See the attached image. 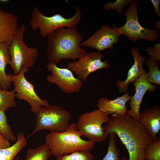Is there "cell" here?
Returning a JSON list of instances; mask_svg holds the SVG:
<instances>
[{
    "label": "cell",
    "instance_id": "6da1fadb",
    "mask_svg": "<svg viewBox=\"0 0 160 160\" xmlns=\"http://www.w3.org/2000/svg\"><path fill=\"white\" fill-rule=\"evenodd\" d=\"M103 127L108 135L115 133L126 147L129 159L123 157L120 160H144L145 148L153 139L140 122L127 115L115 114L111 115L109 121Z\"/></svg>",
    "mask_w": 160,
    "mask_h": 160
},
{
    "label": "cell",
    "instance_id": "7a4b0ae2",
    "mask_svg": "<svg viewBox=\"0 0 160 160\" xmlns=\"http://www.w3.org/2000/svg\"><path fill=\"white\" fill-rule=\"evenodd\" d=\"M83 36L76 26L62 27L47 36L46 48L48 63L57 64L62 60H75L88 53L81 46Z\"/></svg>",
    "mask_w": 160,
    "mask_h": 160
},
{
    "label": "cell",
    "instance_id": "3957f363",
    "mask_svg": "<svg viewBox=\"0 0 160 160\" xmlns=\"http://www.w3.org/2000/svg\"><path fill=\"white\" fill-rule=\"evenodd\" d=\"M83 136L78 130L76 123L70 124L65 131L59 133L50 132L45 136V143L52 155L57 158L76 151H89L95 143L82 139Z\"/></svg>",
    "mask_w": 160,
    "mask_h": 160
},
{
    "label": "cell",
    "instance_id": "277c9868",
    "mask_svg": "<svg viewBox=\"0 0 160 160\" xmlns=\"http://www.w3.org/2000/svg\"><path fill=\"white\" fill-rule=\"evenodd\" d=\"M27 28L23 25L17 29L8 49L11 56L10 66L14 74H17L23 67H33L39 53L37 48L30 47L25 43L23 36Z\"/></svg>",
    "mask_w": 160,
    "mask_h": 160
},
{
    "label": "cell",
    "instance_id": "5b68a950",
    "mask_svg": "<svg viewBox=\"0 0 160 160\" xmlns=\"http://www.w3.org/2000/svg\"><path fill=\"white\" fill-rule=\"evenodd\" d=\"M35 115L36 125L28 138L43 130L54 133L63 132L68 128L71 116L61 106L50 105L41 107Z\"/></svg>",
    "mask_w": 160,
    "mask_h": 160
},
{
    "label": "cell",
    "instance_id": "8992f818",
    "mask_svg": "<svg viewBox=\"0 0 160 160\" xmlns=\"http://www.w3.org/2000/svg\"><path fill=\"white\" fill-rule=\"evenodd\" d=\"M76 13L72 17L66 19L57 14L47 17L41 13L38 8L34 7L31 15L30 25L33 31L39 30V33L45 37L61 27L73 28L80 23L81 18V10L79 7H75Z\"/></svg>",
    "mask_w": 160,
    "mask_h": 160
},
{
    "label": "cell",
    "instance_id": "52a82bcc",
    "mask_svg": "<svg viewBox=\"0 0 160 160\" xmlns=\"http://www.w3.org/2000/svg\"><path fill=\"white\" fill-rule=\"evenodd\" d=\"M109 115L98 109L83 113L79 117L76 123L78 131L88 140L101 142L108 137L102 126L110 119Z\"/></svg>",
    "mask_w": 160,
    "mask_h": 160
},
{
    "label": "cell",
    "instance_id": "ba28073f",
    "mask_svg": "<svg viewBox=\"0 0 160 160\" xmlns=\"http://www.w3.org/2000/svg\"><path fill=\"white\" fill-rule=\"evenodd\" d=\"M138 11L137 2L131 3L126 11L123 13L126 18L125 24L119 28L113 25V28L120 35H124L132 41L135 42L142 39L154 42L159 36L158 30L148 29L143 27L138 22Z\"/></svg>",
    "mask_w": 160,
    "mask_h": 160
},
{
    "label": "cell",
    "instance_id": "9c48e42d",
    "mask_svg": "<svg viewBox=\"0 0 160 160\" xmlns=\"http://www.w3.org/2000/svg\"><path fill=\"white\" fill-rule=\"evenodd\" d=\"M29 68L23 67L17 74H8L14 85V90L19 100L26 101L30 105L31 111L36 114L42 107L49 105L48 102L42 99L35 92L33 84L28 81L25 76Z\"/></svg>",
    "mask_w": 160,
    "mask_h": 160
},
{
    "label": "cell",
    "instance_id": "30bf717a",
    "mask_svg": "<svg viewBox=\"0 0 160 160\" xmlns=\"http://www.w3.org/2000/svg\"><path fill=\"white\" fill-rule=\"evenodd\" d=\"M105 56L100 52L88 53L83 57L69 62L67 68L74 72L79 79L87 82L88 76L98 70L107 69L110 64L108 60L102 61L101 59Z\"/></svg>",
    "mask_w": 160,
    "mask_h": 160
},
{
    "label": "cell",
    "instance_id": "8fae6325",
    "mask_svg": "<svg viewBox=\"0 0 160 160\" xmlns=\"http://www.w3.org/2000/svg\"><path fill=\"white\" fill-rule=\"evenodd\" d=\"M47 68L51 72L47 78V81L57 85L63 93H77L81 89L82 81L76 78L73 72L68 68H59L52 63H48Z\"/></svg>",
    "mask_w": 160,
    "mask_h": 160
},
{
    "label": "cell",
    "instance_id": "7c38bea8",
    "mask_svg": "<svg viewBox=\"0 0 160 160\" xmlns=\"http://www.w3.org/2000/svg\"><path fill=\"white\" fill-rule=\"evenodd\" d=\"M119 36L115 29L103 25L91 36L82 42L81 46L96 49L100 52L107 49H113V45L119 40Z\"/></svg>",
    "mask_w": 160,
    "mask_h": 160
},
{
    "label": "cell",
    "instance_id": "4fadbf2b",
    "mask_svg": "<svg viewBox=\"0 0 160 160\" xmlns=\"http://www.w3.org/2000/svg\"><path fill=\"white\" fill-rule=\"evenodd\" d=\"M132 84L135 87V92L130 97V109L127 111L126 115L140 122V107L143 97L148 91L155 92L157 86L148 81L147 72L137 79Z\"/></svg>",
    "mask_w": 160,
    "mask_h": 160
},
{
    "label": "cell",
    "instance_id": "5bb4252c",
    "mask_svg": "<svg viewBox=\"0 0 160 160\" xmlns=\"http://www.w3.org/2000/svg\"><path fill=\"white\" fill-rule=\"evenodd\" d=\"M132 55L134 63L130 69L128 70L126 80L124 81L119 80L116 82V84L121 92H126L127 86L131 83H133L137 79L141 76L147 73L143 67V64L146 60V57L141 55L137 47L131 49Z\"/></svg>",
    "mask_w": 160,
    "mask_h": 160
},
{
    "label": "cell",
    "instance_id": "9a60e30c",
    "mask_svg": "<svg viewBox=\"0 0 160 160\" xmlns=\"http://www.w3.org/2000/svg\"><path fill=\"white\" fill-rule=\"evenodd\" d=\"M130 97L127 92L112 100L107 97H101L98 101L97 107L98 110L109 115L124 116L126 115L127 111L126 104L130 100Z\"/></svg>",
    "mask_w": 160,
    "mask_h": 160
},
{
    "label": "cell",
    "instance_id": "2e32d148",
    "mask_svg": "<svg viewBox=\"0 0 160 160\" xmlns=\"http://www.w3.org/2000/svg\"><path fill=\"white\" fill-rule=\"evenodd\" d=\"M140 122L145 127L153 140L159 138L160 130V107L156 106L147 108L140 114Z\"/></svg>",
    "mask_w": 160,
    "mask_h": 160
},
{
    "label": "cell",
    "instance_id": "e0dca14e",
    "mask_svg": "<svg viewBox=\"0 0 160 160\" xmlns=\"http://www.w3.org/2000/svg\"><path fill=\"white\" fill-rule=\"evenodd\" d=\"M18 26V18L15 15L0 9V43L9 45Z\"/></svg>",
    "mask_w": 160,
    "mask_h": 160
},
{
    "label": "cell",
    "instance_id": "ac0fdd59",
    "mask_svg": "<svg viewBox=\"0 0 160 160\" xmlns=\"http://www.w3.org/2000/svg\"><path fill=\"white\" fill-rule=\"evenodd\" d=\"M9 45L0 43V81L2 89L7 90L10 87L12 81L5 71V68L9 65L11 56L8 49Z\"/></svg>",
    "mask_w": 160,
    "mask_h": 160
},
{
    "label": "cell",
    "instance_id": "d6986e66",
    "mask_svg": "<svg viewBox=\"0 0 160 160\" xmlns=\"http://www.w3.org/2000/svg\"><path fill=\"white\" fill-rule=\"evenodd\" d=\"M15 143L10 147L0 149V160H14L20 151L26 145L27 142L24 134H18Z\"/></svg>",
    "mask_w": 160,
    "mask_h": 160
},
{
    "label": "cell",
    "instance_id": "ffe728a7",
    "mask_svg": "<svg viewBox=\"0 0 160 160\" xmlns=\"http://www.w3.org/2000/svg\"><path fill=\"white\" fill-rule=\"evenodd\" d=\"M51 155L50 149L45 143L36 148L29 149L25 160H48Z\"/></svg>",
    "mask_w": 160,
    "mask_h": 160
},
{
    "label": "cell",
    "instance_id": "44dd1931",
    "mask_svg": "<svg viewBox=\"0 0 160 160\" xmlns=\"http://www.w3.org/2000/svg\"><path fill=\"white\" fill-rule=\"evenodd\" d=\"M16 95L14 90L9 91L2 89L0 90V110L5 112L8 109L16 107Z\"/></svg>",
    "mask_w": 160,
    "mask_h": 160
},
{
    "label": "cell",
    "instance_id": "7402d4cb",
    "mask_svg": "<svg viewBox=\"0 0 160 160\" xmlns=\"http://www.w3.org/2000/svg\"><path fill=\"white\" fill-rule=\"evenodd\" d=\"M148 67V80L154 85H160V71L158 67L159 61L154 60L149 56L145 60Z\"/></svg>",
    "mask_w": 160,
    "mask_h": 160
},
{
    "label": "cell",
    "instance_id": "603a6c76",
    "mask_svg": "<svg viewBox=\"0 0 160 160\" xmlns=\"http://www.w3.org/2000/svg\"><path fill=\"white\" fill-rule=\"evenodd\" d=\"M144 160H160V139L153 140L146 146Z\"/></svg>",
    "mask_w": 160,
    "mask_h": 160
},
{
    "label": "cell",
    "instance_id": "cb8c5ba5",
    "mask_svg": "<svg viewBox=\"0 0 160 160\" xmlns=\"http://www.w3.org/2000/svg\"><path fill=\"white\" fill-rule=\"evenodd\" d=\"M0 134L11 142H15L17 137L12 132V130L7 122L5 112L0 110Z\"/></svg>",
    "mask_w": 160,
    "mask_h": 160
},
{
    "label": "cell",
    "instance_id": "d4e9b609",
    "mask_svg": "<svg viewBox=\"0 0 160 160\" xmlns=\"http://www.w3.org/2000/svg\"><path fill=\"white\" fill-rule=\"evenodd\" d=\"M116 135L114 133L109 134V140L108 151L102 160H120V151L116 144Z\"/></svg>",
    "mask_w": 160,
    "mask_h": 160
},
{
    "label": "cell",
    "instance_id": "484cf974",
    "mask_svg": "<svg viewBox=\"0 0 160 160\" xmlns=\"http://www.w3.org/2000/svg\"><path fill=\"white\" fill-rule=\"evenodd\" d=\"M93 158L89 151H76L58 157L56 160H93Z\"/></svg>",
    "mask_w": 160,
    "mask_h": 160
},
{
    "label": "cell",
    "instance_id": "4316f807",
    "mask_svg": "<svg viewBox=\"0 0 160 160\" xmlns=\"http://www.w3.org/2000/svg\"><path fill=\"white\" fill-rule=\"evenodd\" d=\"M132 0H118L114 3L111 2L105 4L103 9L106 10L115 9L120 14H123V9L126 6L133 2Z\"/></svg>",
    "mask_w": 160,
    "mask_h": 160
},
{
    "label": "cell",
    "instance_id": "83f0119b",
    "mask_svg": "<svg viewBox=\"0 0 160 160\" xmlns=\"http://www.w3.org/2000/svg\"><path fill=\"white\" fill-rule=\"evenodd\" d=\"M146 51L149 53L150 57L153 59L159 61L160 60V44H155L153 47H148Z\"/></svg>",
    "mask_w": 160,
    "mask_h": 160
},
{
    "label": "cell",
    "instance_id": "f1b7e54d",
    "mask_svg": "<svg viewBox=\"0 0 160 160\" xmlns=\"http://www.w3.org/2000/svg\"><path fill=\"white\" fill-rule=\"evenodd\" d=\"M10 146L9 141L0 134V149L6 148Z\"/></svg>",
    "mask_w": 160,
    "mask_h": 160
},
{
    "label": "cell",
    "instance_id": "f546056e",
    "mask_svg": "<svg viewBox=\"0 0 160 160\" xmlns=\"http://www.w3.org/2000/svg\"><path fill=\"white\" fill-rule=\"evenodd\" d=\"M153 6L154 10L156 14L157 15L159 18L160 17V12H159V6L160 4L159 0H151Z\"/></svg>",
    "mask_w": 160,
    "mask_h": 160
},
{
    "label": "cell",
    "instance_id": "4dcf8cb0",
    "mask_svg": "<svg viewBox=\"0 0 160 160\" xmlns=\"http://www.w3.org/2000/svg\"><path fill=\"white\" fill-rule=\"evenodd\" d=\"M155 26L156 28L159 29L160 28V21H158L156 22L155 23Z\"/></svg>",
    "mask_w": 160,
    "mask_h": 160
},
{
    "label": "cell",
    "instance_id": "1f68e13d",
    "mask_svg": "<svg viewBox=\"0 0 160 160\" xmlns=\"http://www.w3.org/2000/svg\"><path fill=\"white\" fill-rule=\"evenodd\" d=\"M9 1L8 0H0V2L2 3H6L8 2Z\"/></svg>",
    "mask_w": 160,
    "mask_h": 160
},
{
    "label": "cell",
    "instance_id": "d6a6232c",
    "mask_svg": "<svg viewBox=\"0 0 160 160\" xmlns=\"http://www.w3.org/2000/svg\"><path fill=\"white\" fill-rule=\"evenodd\" d=\"M14 160H20V157L19 156H17Z\"/></svg>",
    "mask_w": 160,
    "mask_h": 160
},
{
    "label": "cell",
    "instance_id": "836d02e7",
    "mask_svg": "<svg viewBox=\"0 0 160 160\" xmlns=\"http://www.w3.org/2000/svg\"><path fill=\"white\" fill-rule=\"evenodd\" d=\"M2 89V87L1 85V84L0 81V90Z\"/></svg>",
    "mask_w": 160,
    "mask_h": 160
}]
</instances>
